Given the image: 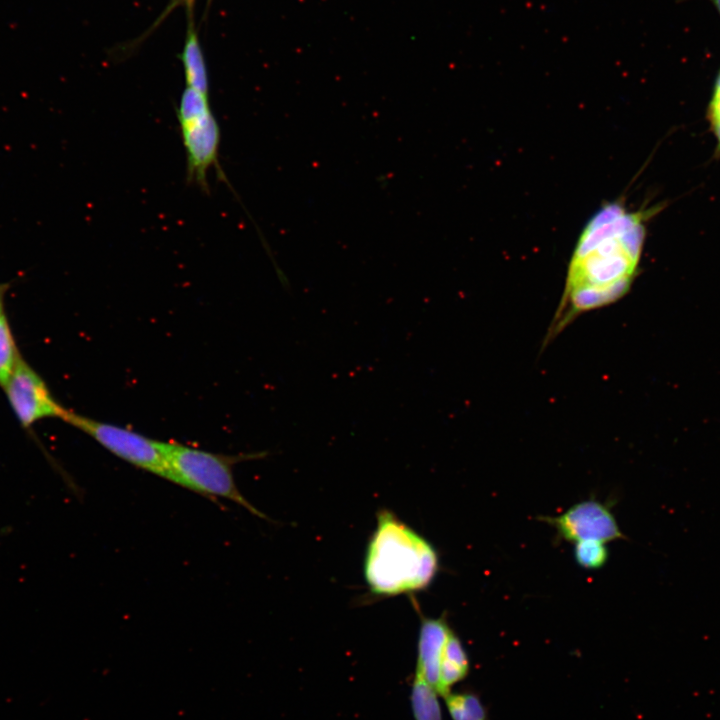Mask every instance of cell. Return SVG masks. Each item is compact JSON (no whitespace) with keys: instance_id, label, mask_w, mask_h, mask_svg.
I'll return each instance as SVG.
<instances>
[{"instance_id":"6da1fadb","label":"cell","mask_w":720,"mask_h":720,"mask_svg":"<svg viewBox=\"0 0 720 720\" xmlns=\"http://www.w3.org/2000/svg\"><path fill=\"white\" fill-rule=\"evenodd\" d=\"M656 209L629 211L620 202L603 205L589 219L571 255L547 344L580 314L605 307L630 290L638 272L647 219Z\"/></svg>"},{"instance_id":"7a4b0ae2","label":"cell","mask_w":720,"mask_h":720,"mask_svg":"<svg viewBox=\"0 0 720 720\" xmlns=\"http://www.w3.org/2000/svg\"><path fill=\"white\" fill-rule=\"evenodd\" d=\"M438 571L432 543L392 511H378L363 563L370 592L382 597L415 593L426 589Z\"/></svg>"},{"instance_id":"3957f363","label":"cell","mask_w":720,"mask_h":720,"mask_svg":"<svg viewBox=\"0 0 720 720\" xmlns=\"http://www.w3.org/2000/svg\"><path fill=\"white\" fill-rule=\"evenodd\" d=\"M165 478L202 496L224 498L265 518L240 492L233 466L257 455L228 456L176 443L164 442Z\"/></svg>"},{"instance_id":"277c9868","label":"cell","mask_w":720,"mask_h":720,"mask_svg":"<svg viewBox=\"0 0 720 720\" xmlns=\"http://www.w3.org/2000/svg\"><path fill=\"white\" fill-rule=\"evenodd\" d=\"M176 117L186 153L187 183L208 193V171L215 168L218 177L229 184L219 164L221 132L209 96L186 87L176 107Z\"/></svg>"},{"instance_id":"5b68a950","label":"cell","mask_w":720,"mask_h":720,"mask_svg":"<svg viewBox=\"0 0 720 720\" xmlns=\"http://www.w3.org/2000/svg\"><path fill=\"white\" fill-rule=\"evenodd\" d=\"M62 420L88 434L109 452L129 464L165 478L164 441L115 424L67 410Z\"/></svg>"},{"instance_id":"8992f818","label":"cell","mask_w":720,"mask_h":720,"mask_svg":"<svg viewBox=\"0 0 720 720\" xmlns=\"http://www.w3.org/2000/svg\"><path fill=\"white\" fill-rule=\"evenodd\" d=\"M539 519L555 528L559 539L569 542L596 540L607 543L625 539L609 506L593 498L572 505L558 516H541Z\"/></svg>"},{"instance_id":"52a82bcc","label":"cell","mask_w":720,"mask_h":720,"mask_svg":"<svg viewBox=\"0 0 720 720\" xmlns=\"http://www.w3.org/2000/svg\"><path fill=\"white\" fill-rule=\"evenodd\" d=\"M4 390L24 427L45 417L62 419L67 412V409L53 399L44 381L25 362L20 353Z\"/></svg>"},{"instance_id":"ba28073f","label":"cell","mask_w":720,"mask_h":720,"mask_svg":"<svg viewBox=\"0 0 720 720\" xmlns=\"http://www.w3.org/2000/svg\"><path fill=\"white\" fill-rule=\"evenodd\" d=\"M451 630L445 616L420 618L414 676L427 681L436 690L441 656Z\"/></svg>"},{"instance_id":"9c48e42d","label":"cell","mask_w":720,"mask_h":720,"mask_svg":"<svg viewBox=\"0 0 720 720\" xmlns=\"http://www.w3.org/2000/svg\"><path fill=\"white\" fill-rule=\"evenodd\" d=\"M470 670L467 651L452 629L444 646L440 667L437 692L441 697L452 691L454 685L464 680Z\"/></svg>"},{"instance_id":"30bf717a","label":"cell","mask_w":720,"mask_h":720,"mask_svg":"<svg viewBox=\"0 0 720 720\" xmlns=\"http://www.w3.org/2000/svg\"><path fill=\"white\" fill-rule=\"evenodd\" d=\"M182 61L185 72L186 87L209 96L207 69L197 36L193 28L187 34Z\"/></svg>"},{"instance_id":"8fae6325","label":"cell","mask_w":720,"mask_h":720,"mask_svg":"<svg viewBox=\"0 0 720 720\" xmlns=\"http://www.w3.org/2000/svg\"><path fill=\"white\" fill-rule=\"evenodd\" d=\"M439 696L432 685L414 676L409 696L414 720H443Z\"/></svg>"},{"instance_id":"7c38bea8","label":"cell","mask_w":720,"mask_h":720,"mask_svg":"<svg viewBox=\"0 0 720 720\" xmlns=\"http://www.w3.org/2000/svg\"><path fill=\"white\" fill-rule=\"evenodd\" d=\"M443 698L452 720H489L486 706L471 689L451 691Z\"/></svg>"},{"instance_id":"4fadbf2b","label":"cell","mask_w":720,"mask_h":720,"mask_svg":"<svg viewBox=\"0 0 720 720\" xmlns=\"http://www.w3.org/2000/svg\"><path fill=\"white\" fill-rule=\"evenodd\" d=\"M19 352L5 315H0V386L5 388Z\"/></svg>"},{"instance_id":"5bb4252c","label":"cell","mask_w":720,"mask_h":720,"mask_svg":"<svg viewBox=\"0 0 720 720\" xmlns=\"http://www.w3.org/2000/svg\"><path fill=\"white\" fill-rule=\"evenodd\" d=\"M574 557L582 568L599 569L606 564L609 552L604 542L584 540L574 543Z\"/></svg>"},{"instance_id":"9a60e30c","label":"cell","mask_w":720,"mask_h":720,"mask_svg":"<svg viewBox=\"0 0 720 720\" xmlns=\"http://www.w3.org/2000/svg\"><path fill=\"white\" fill-rule=\"evenodd\" d=\"M707 119L717 141L715 156H720V70L715 79L712 96L708 104Z\"/></svg>"},{"instance_id":"2e32d148","label":"cell","mask_w":720,"mask_h":720,"mask_svg":"<svg viewBox=\"0 0 720 720\" xmlns=\"http://www.w3.org/2000/svg\"><path fill=\"white\" fill-rule=\"evenodd\" d=\"M7 289H8L7 284H0V315L3 313L2 302H3V296Z\"/></svg>"},{"instance_id":"e0dca14e","label":"cell","mask_w":720,"mask_h":720,"mask_svg":"<svg viewBox=\"0 0 720 720\" xmlns=\"http://www.w3.org/2000/svg\"><path fill=\"white\" fill-rule=\"evenodd\" d=\"M720 15V0H710Z\"/></svg>"},{"instance_id":"ac0fdd59","label":"cell","mask_w":720,"mask_h":720,"mask_svg":"<svg viewBox=\"0 0 720 720\" xmlns=\"http://www.w3.org/2000/svg\"><path fill=\"white\" fill-rule=\"evenodd\" d=\"M180 1H182L183 3H185L188 7H191V5H192V3H193L194 0H180Z\"/></svg>"}]
</instances>
